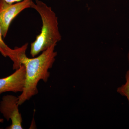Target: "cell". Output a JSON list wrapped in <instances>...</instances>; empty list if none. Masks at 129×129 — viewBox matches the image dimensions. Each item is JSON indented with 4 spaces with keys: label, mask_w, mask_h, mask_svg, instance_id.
<instances>
[{
    "label": "cell",
    "mask_w": 129,
    "mask_h": 129,
    "mask_svg": "<svg viewBox=\"0 0 129 129\" xmlns=\"http://www.w3.org/2000/svg\"><path fill=\"white\" fill-rule=\"evenodd\" d=\"M56 46H52L37 57L29 58L25 55L22 58V64L25 66L26 73L24 88L18 96L19 106L38 94L37 85L40 80L47 82L50 76L48 70L52 67L57 55L55 51Z\"/></svg>",
    "instance_id": "6da1fadb"
},
{
    "label": "cell",
    "mask_w": 129,
    "mask_h": 129,
    "mask_svg": "<svg viewBox=\"0 0 129 129\" xmlns=\"http://www.w3.org/2000/svg\"><path fill=\"white\" fill-rule=\"evenodd\" d=\"M39 14L42 22L40 33L30 46V53L35 57L61 39L59 32L58 18L50 7L40 0H35L32 8Z\"/></svg>",
    "instance_id": "7a4b0ae2"
},
{
    "label": "cell",
    "mask_w": 129,
    "mask_h": 129,
    "mask_svg": "<svg viewBox=\"0 0 129 129\" xmlns=\"http://www.w3.org/2000/svg\"><path fill=\"white\" fill-rule=\"evenodd\" d=\"M33 2L32 0H23L10 3L0 0V27L3 38L6 36L13 19L24 10L31 8Z\"/></svg>",
    "instance_id": "3957f363"
},
{
    "label": "cell",
    "mask_w": 129,
    "mask_h": 129,
    "mask_svg": "<svg viewBox=\"0 0 129 129\" xmlns=\"http://www.w3.org/2000/svg\"><path fill=\"white\" fill-rule=\"evenodd\" d=\"M18 97L7 95L3 97L0 102V112L7 120H11L8 129H22V118L18 109Z\"/></svg>",
    "instance_id": "277c9868"
},
{
    "label": "cell",
    "mask_w": 129,
    "mask_h": 129,
    "mask_svg": "<svg viewBox=\"0 0 129 129\" xmlns=\"http://www.w3.org/2000/svg\"><path fill=\"white\" fill-rule=\"evenodd\" d=\"M26 69L24 64L9 76L0 78V95L4 92H22L24 88Z\"/></svg>",
    "instance_id": "5b68a950"
},
{
    "label": "cell",
    "mask_w": 129,
    "mask_h": 129,
    "mask_svg": "<svg viewBox=\"0 0 129 129\" xmlns=\"http://www.w3.org/2000/svg\"><path fill=\"white\" fill-rule=\"evenodd\" d=\"M3 37L0 27V53L3 56L8 57L12 60L13 62V68L16 70L22 65V58L26 55L28 44L27 43L21 47L12 49L4 42Z\"/></svg>",
    "instance_id": "8992f818"
},
{
    "label": "cell",
    "mask_w": 129,
    "mask_h": 129,
    "mask_svg": "<svg viewBox=\"0 0 129 129\" xmlns=\"http://www.w3.org/2000/svg\"><path fill=\"white\" fill-rule=\"evenodd\" d=\"M126 82L117 89V92L120 95L127 98L129 106V69L125 74Z\"/></svg>",
    "instance_id": "52a82bcc"
},
{
    "label": "cell",
    "mask_w": 129,
    "mask_h": 129,
    "mask_svg": "<svg viewBox=\"0 0 129 129\" xmlns=\"http://www.w3.org/2000/svg\"><path fill=\"white\" fill-rule=\"evenodd\" d=\"M3 1H5L6 2L8 3H13L19 2L22 1L23 0H3Z\"/></svg>",
    "instance_id": "ba28073f"
},
{
    "label": "cell",
    "mask_w": 129,
    "mask_h": 129,
    "mask_svg": "<svg viewBox=\"0 0 129 129\" xmlns=\"http://www.w3.org/2000/svg\"><path fill=\"white\" fill-rule=\"evenodd\" d=\"M3 122H4V120H3V119L0 118V123H3Z\"/></svg>",
    "instance_id": "9c48e42d"
},
{
    "label": "cell",
    "mask_w": 129,
    "mask_h": 129,
    "mask_svg": "<svg viewBox=\"0 0 129 129\" xmlns=\"http://www.w3.org/2000/svg\"><path fill=\"white\" fill-rule=\"evenodd\" d=\"M128 61L129 64V51L128 52Z\"/></svg>",
    "instance_id": "30bf717a"
}]
</instances>
